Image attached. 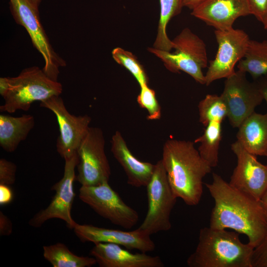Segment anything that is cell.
Instances as JSON below:
<instances>
[{"mask_svg": "<svg viewBox=\"0 0 267 267\" xmlns=\"http://www.w3.org/2000/svg\"><path fill=\"white\" fill-rule=\"evenodd\" d=\"M251 14L264 25L267 21V0H246Z\"/></svg>", "mask_w": 267, "mask_h": 267, "instance_id": "obj_30", "label": "cell"}, {"mask_svg": "<svg viewBox=\"0 0 267 267\" xmlns=\"http://www.w3.org/2000/svg\"><path fill=\"white\" fill-rule=\"evenodd\" d=\"M37 7L39 8V6L41 3L42 0H30Z\"/></svg>", "mask_w": 267, "mask_h": 267, "instance_id": "obj_37", "label": "cell"}, {"mask_svg": "<svg viewBox=\"0 0 267 267\" xmlns=\"http://www.w3.org/2000/svg\"><path fill=\"white\" fill-rule=\"evenodd\" d=\"M238 128L236 140L248 152L267 156V113L253 112Z\"/></svg>", "mask_w": 267, "mask_h": 267, "instance_id": "obj_19", "label": "cell"}, {"mask_svg": "<svg viewBox=\"0 0 267 267\" xmlns=\"http://www.w3.org/2000/svg\"><path fill=\"white\" fill-rule=\"evenodd\" d=\"M111 152L123 168L127 183L134 187L146 186L153 174L155 164L137 159L129 149L119 131H116L111 140Z\"/></svg>", "mask_w": 267, "mask_h": 267, "instance_id": "obj_18", "label": "cell"}, {"mask_svg": "<svg viewBox=\"0 0 267 267\" xmlns=\"http://www.w3.org/2000/svg\"><path fill=\"white\" fill-rule=\"evenodd\" d=\"M206 186L215 202L209 226L232 229L245 235L254 248L257 246L267 232V218L260 200L236 189L215 173Z\"/></svg>", "mask_w": 267, "mask_h": 267, "instance_id": "obj_1", "label": "cell"}, {"mask_svg": "<svg viewBox=\"0 0 267 267\" xmlns=\"http://www.w3.org/2000/svg\"><path fill=\"white\" fill-rule=\"evenodd\" d=\"M13 193L9 185L0 184V204L4 205L11 202Z\"/></svg>", "mask_w": 267, "mask_h": 267, "instance_id": "obj_32", "label": "cell"}, {"mask_svg": "<svg viewBox=\"0 0 267 267\" xmlns=\"http://www.w3.org/2000/svg\"><path fill=\"white\" fill-rule=\"evenodd\" d=\"M191 14L216 30L226 31L233 28L237 19L251 12L246 0H205Z\"/></svg>", "mask_w": 267, "mask_h": 267, "instance_id": "obj_16", "label": "cell"}, {"mask_svg": "<svg viewBox=\"0 0 267 267\" xmlns=\"http://www.w3.org/2000/svg\"><path fill=\"white\" fill-rule=\"evenodd\" d=\"M8 88V77H1L0 78V94L2 97L7 92Z\"/></svg>", "mask_w": 267, "mask_h": 267, "instance_id": "obj_34", "label": "cell"}, {"mask_svg": "<svg viewBox=\"0 0 267 267\" xmlns=\"http://www.w3.org/2000/svg\"><path fill=\"white\" fill-rule=\"evenodd\" d=\"M148 210L139 228L149 235L169 230L170 216L177 197L169 184L162 160L155 164L152 176L146 186Z\"/></svg>", "mask_w": 267, "mask_h": 267, "instance_id": "obj_7", "label": "cell"}, {"mask_svg": "<svg viewBox=\"0 0 267 267\" xmlns=\"http://www.w3.org/2000/svg\"><path fill=\"white\" fill-rule=\"evenodd\" d=\"M237 68L249 73L255 80L267 75V39L250 40L246 54L238 63Z\"/></svg>", "mask_w": 267, "mask_h": 267, "instance_id": "obj_21", "label": "cell"}, {"mask_svg": "<svg viewBox=\"0 0 267 267\" xmlns=\"http://www.w3.org/2000/svg\"><path fill=\"white\" fill-rule=\"evenodd\" d=\"M252 267H267V232L260 243L254 248Z\"/></svg>", "mask_w": 267, "mask_h": 267, "instance_id": "obj_29", "label": "cell"}, {"mask_svg": "<svg viewBox=\"0 0 267 267\" xmlns=\"http://www.w3.org/2000/svg\"><path fill=\"white\" fill-rule=\"evenodd\" d=\"M199 122L206 126L212 121L222 122L227 117L226 105L221 95L208 94L201 100L198 106Z\"/></svg>", "mask_w": 267, "mask_h": 267, "instance_id": "obj_25", "label": "cell"}, {"mask_svg": "<svg viewBox=\"0 0 267 267\" xmlns=\"http://www.w3.org/2000/svg\"><path fill=\"white\" fill-rule=\"evenodd\" d=\"M112 55L117 63L133 75L140 86L148 84V78L143 67L132 52L118 47L113 49Z\"/></svg>", "mask_w": 267, "mask_h": 267, "instance_id": "obj_26", "label": "cell"}, {"mask_svg": "<svg viewBox=\"0 0 267 267\" xmlns=\"http://www.w3.org/2000/svg\"><path fill=\"white\" fill-rule=\"evenodd\" d=\"M237 164L229 184L238 190L260 200L267 189V165L260 163L257 156L248 152L238 141L231 145Z\"/></svg>", "mask_w": 267, "mask_h": 267, "instance_id": "obj_14", "label": "cell"}, {"mask_svg": "<svg viewBox=\"0 0 267 267\" xmlns=\"http://www.w3.org/2000/svg\"><path fill=\"white\" fill-rule=\"evenodd\" d=\"M65 160L62 178L52 185V190L55 193L49 205L41 210L30 220V225L41 226L47 220L59 219L64 221L67 226L73 229L77 222L71 216V209L75 196L74 183L76 180L75 168L79 162L77 153Z\"/></svg>", "mask_w": 267, "mask_h": 267, "instance_id": "obj_12", "label": "cell"}, {"mask_svg": "<svg viewBox=\"0 0 267 267\" xmlns=\"http://www.w3.org/2000/svg\"><path fill=\"white\" fill-rule=\"evenodd\" d=\"M16 165L4 158L0 159V184L10 185L16 179Z\"/></svg>", "mask_w": 267, "mask_h": 267, "instance_id": "obj_28", "label": "cell"}, {"mask_svg": "<svg viewBox=\"0 0 267 267\" xmlns=\"http://www.w3.org/2000/svg\"><path fill=\"white\" fill-rule=\"evenodd\" d=\"M160 13L157 33L153 47L171 51L173 43L166 32L167 26L171 19L179 14L183 7L182 0H159Z\"/></svg>", "mask_w": 267, "mask_h": 267, "instance_id": "obj_24", "label": "cell"}, {"mask_svg": "<svg viewBox=\"0 0 267 267\" xmlns=\"http://www.w3.org/2000/svg\"><path fill=\"white\" fill-rule=\"evenodd\" d=\"M140 88L137 101L141 108L147 110V119L149 120L159 119L161 116V108L155 91L149 88L148 84L142 85Z\"/></svg>", "mask_w": 267, "mask_h": 267, "instance_id": "obj_27", "label": "cell"}, {"mask_svg": "<svg viewBox=\"0 0 267 267\" xmlns=\"http://www.w3.org/2000/svg\"><path fill=\"white\" fill-rule=\"evenodd\" d=\"M35 118L31 115L13 117L0 115V145L6 152H12L19 143L26 139L35 126Z\"/></svg>", "mask_w": 267, "mask_h": 267, "instance_id": "obj_20", "label": "cell"}, {"mask_svg": "<svg viewBox=\"0 0 267 267\" xmlns=\"http://www.w3.org/2000/svg\"><path fill=\"white\" fill-rule=\"evenodd\" d=\"M12 231V224L10 219L1 211L0 212V234L9 235Z\"/></svg>", "mask_w": 267, "mask_h": 267, "instance_id": "obj_31", "label": "cell"}, {"mask_svg": "<svg viewBox=\"0 0 267 267\" xmlns=\"http://www.w3.org/2000/svg\"><path fill=\"white\" fill-rule=\"evenodd\" d=\"M254 249L242 242L235 231L205 227L186 263L189 267H252Z\"/></svg>", "mask_w": 267, "mask_h": 267, "instance_id": "obj_3", "label": "cell"}, {"mask_svg": "<svg viewBox=\"0 0 267 267\" xmlns=\"http://www.w3.org/2000/svg\"><path fill=\"white\" fill-rule=\"evenodd\" d=\"M79 197L99 216L124 228L131 229L138 221L137 212L123 201L108 181L96 185H82Z\"/></svg>", "mask_w": 267, "mask_h": 267, "instance_id": "obj_8", "label": "cell"}, {"mask_svg": "<svg viewBox=\"0 0 267 267\" xmlns=\"http://www.w3.org/2000/svg\"><path fill=\"white\" fill-rule=\"evenodd\" d=\"M90 255L100 267H164L159 256H152L142 252L133 253L114 243H95Z\"/></svg>", "mask_w": 267, "mask_h": 267, "instance_id": "obj_17", "label": "cell"}, {"mask_svg": "<svg viewBox=\"0 0 267 267\" xmlns=\"http://www.w3.org/2000/svg\"><path fill=\"white\" fill-rule=\"evenodd\" d=\"M175 52L152 47L148 50L160 58L165 67L173 73L183 71L195 81L205 85L203 69L208 66L206 45L204 42L189 28L183 29L172 41Z\"/></svg>", "mask_w": 267, "mask_h": 267, "instance_id": "obj_5", "label": "cell"}, {"mask_svg": "<svg viewBox=\"0 0 267 267\" xmlns=\"http://www.w3.org/2000/svg\"><path fill=\"white\" fill-rule=\"evenodd\" d=\"M204 0H182V5L183 7L192 10Z\"/></svg>", "mask_w": 267, "mask_h": 267, "instance_id": "obj_35", "label": "cell"}, {"mask_svg": "<svg viewBox=\"0 0 267 267\" xmlns=\"http://www.w3.org/2000/svg\"><path fill=\"white\" fill-rule=\"evenodd\" d=\"M265 29L267 30V22L263 25Z\"/></svg>", "mask_w": 267, "mask_h": 267, "instance_id": "obj_38", "label": "cell"}, {"mask_svg": "<svg viewBox=\"0 0 267 267\" xmlns=\"http://www.w3.org/2000/svg\"><path fill=\"white\" fill-rule=\"evenodd\" d=\"M102 130L90 127L77 150L79 162L76 180L82 185H96L109 181L111 169Z\"/></svg>", "mask_w": 267, "mask_h": 267, "instance_id": "obj_10", "label": "cell"}, {"mask_svg": "<svg viewBox=\"0 0 267 267\" xmlns=\"http://www.w3.org/2000/svg\"><path fill=\"white\" fill-rule=\"evenodd\" d=\"M170 186L178 198L188 206L200 202L203 179L212 170L200 156L194 141L170 139L163 146L162 158Z\"/></svg>", "mask_w": 267, "mask_h": 267, "instance_id": "obj_2", "label": "cell"}, {"mask_svg": "<svg viewBox=\"0 0 267 267\" xmlns=\"http://www.w3.org/2000/svg\"><path fill=\"white\" fill-rule=\"evenodd\" d=\"M220 95L226 105L227 118L233 128H238L264 100L257 81H249L246 73L239 70L226 78Z\"/></svg>", "mask_w": 267, "mask_h": 267, "instance_id": "obj_9", "label": "cell"}, {"mask_svg": "<svg viewBox=\"0 0 267 267\" xmlns=\"http://www.w3.org/2000/svg\"><path fill=\"white\" fill-rule=\"evenodd\" d=\"M215 35L218 49L205 74L207 86L234 73L235 66L244 58L250 40L244 31L233 28L226 31L215 30Z\"/></svg>", "mask_w": 267, "mask_h": 267, "instance_id": "obj_11", "label": "cell"}, {"mask_svg": "<svg viewBox=\"0 0 267 267\" xmlns=\"http://www.w3.org/2000/svg\"><path fill=\"white\" fill-rule=\"evenodd\" d=\"M8 88L3 96L1 112L13 113L17 110L28 111L32 104L53 96L60 95L62 86L49 78L43 69L32 66L23 69L14 77H8Z\"/></svg>", "mask_w": 267, "mask_h": 267, "instance_id": "obj_4", "label": "cell"}, {"mask_svg": "<svg viewBox=\"0 0 267 267\" xmlns=\"http://www.w3.org/2000/svg\"><path fill=\"white\" fill-rule=\"evenodd\" d=\"M40 105L51 111L56 116L59 129L57 151L64 159L72 157L77 153L89 130L91 118L88 115L75 116L70 114L60 95L43 100Z\"/></svg>", "mask_w": 267, "mask_h": 267, "instance_id": "obj_13", "label": "cell"}, {"mask_svg": "<svg viewBox=\"0 0 267 267\" xmlns=\"http://www.w3.org/2000/svg\"><path fill=\"white\" fill-rule=\"evenodd\" d=\"M43 256L53 267H90L96 261L93 257L79 256L62 243L43 246Z\"/></svg>", "mask_w": 267, "mask_h": 267, "instance_id": "obj_22", "label": "cell"}, {"mask_svg": "<svg viewBox=\"0 0 267 267\" xmlns=\"http://www.w3.org/2000/svg\"><path fill=\"white\" fill-rule=\"evenodd\" d=\"M73 229L83 242L114 243L142 253L152 252L155 248L150 235L139 227L134 230L124 231L77 223Z\"/></svg>", "mask_w": 267, "mask_h": 267, "instance_id": "obj_15", "label": "cell"}, {"mask_svg": "<svg viewBox=\"0 0 267 267\" xmlns=\"http://www.w3.org/2000/svg\"><path fill=\"white\" fill-rule=\"evenodd\" d=\"M262 93L264 99L267 104V75H264L256 80Z\"/></svg>", "mask_w": 267, "mask_h": 267, "instance_id": "obj_33", "label": "cell"}, {"mask_svg": "<svg viewBox=\"0 0 267 267\" xmlns=\"http://www.w3.org/2000/svg\"><path fill=\"white\" fill-rule=\"evenodd\" d=\"M260 201L267 218V189L261 197Z\"/></svg>", "mask_w": 267, "mask_h": 267, "instance_id": "obj_36", "label": "cell"}, {"mask_svg": "<svg viewBox=\"0 0 267 267\" xmlns=\"http://www.w3.org/2000/svg\"><path fill=\"white\" fill-rule=\"evenodd\" d=\"M13 19L28 32L33 46L42 55L43 68L51 79L58 81L59 68L66 65L65 61L54 50L40 21L39 8L30 0H9Z\"/></svg>", "mask_w": 267, "mask_h": 267, "instance_id": "obj_6", "label": "cell"}, {"mask_svg": "<svg viewBox=\"0 0 267 267\" xmlns=\"http://www.w3.org/2000/svg\"><path fill=\"white\" fill-rule=\"evenodd\" d=\"M222 122L212 121L205 126L203 134L196 138L194 143H199L198 150L201 157L212 168L219 162V151L222 137Z\"/></svg>", "mask_w": 267, "mask_h": 267, "instance_id": "obj_23", "label": "cell"}]
</instances>
